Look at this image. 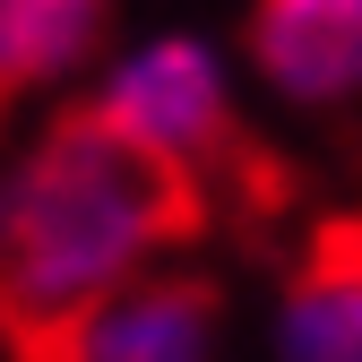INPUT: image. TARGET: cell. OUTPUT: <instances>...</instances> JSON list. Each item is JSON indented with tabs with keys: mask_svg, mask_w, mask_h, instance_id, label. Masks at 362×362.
<instances>
[{
	"mask_svg": "<svg viewBox=\"0 0 362 362\" xmlns=\"http://www.w3.org/2000/svg\"><path fill=\"white\" fill-rule=\"evenodd\" d=\"M216 233V207L104 95L69 104L0 181V345L9 362H78L86 328L156 259Z\"/></svg>",
	"mask_w": 362,
	"mask_h": 362,
	"instance_id": "6da1fadb",
	"label": "cell"
},
{
	"mask_svg": "<svg viewBox=\"0 0 362 362\" xmlns=\"http://www.w3.org/2000/svg\"><path fill=\"white\" fill-rule=\"evenodd\" d=\"M104 104L199 181L216 224L276 233V224L293 216V199H302L293 164L233 112V95H224V78H216V61L199 52V43H156V52H139L104 86Z\"/></svg>",
	"mask_w": 362,
	"mask_h": 362,
	"instance_id": "7a4b0ae2",
	"label": "cell"
},
{
	"mask_svg": "<svg viewBox=\"0 0 362 362\" xmlns=\"http://www.w3.org/2000/svg\"><path fill=\"white\" fill-rule=\"evenodd\" d=\"M242 43L250 69L293 104L362 95V0H259Z\"/></svg>",
	"mask_w": 362,
	"mask_h": 362,
	"instance_id": "3957f363",
	"label": "cell"
},
{
	"mask_svg": "<svg viewBox=\"0 0 362 362\" xmlns=\"http://www.w3.org/2000/svg\"><path fill=\"white\" fill-rule=\"evenodd\" d=\"M216 328H224V285L216 276H199V267H147L86 328L78 362H216Z\"/></svg>",
	"mask_w": 362,
	"mask_h": 362,
	"instance_id": "277c9868",
	"label": "cell"
},
{
	"mask_svg": "<svg viewBox=\"0 0 362 362\" xmlns=\"http://www.w3.org/2000/svg\"><path fill=\"white\" fill-rule=\"evenodd\" d=\"M285 362H362V216H320L285 276Z\"/></svg>",
	"mask_w": 362,
	"mask_h": 362,
	"instance_id": "5b68a950",
	"label": "cell"
},
{
	"mask_svg": "<svg viewBox=\"0 0 362 362\" xmlns=\"http://www.w3.org/2000/svg\"><path fill=\"white\" fill-rule=\"evenodd\" d=\"M95 35V0H0V121Z\"/></svg>",
	"mask_w": 362,
	"mask_h": 362,
	"instance_id": "8992f818",
	"label": "cell"
}]
</instances>
